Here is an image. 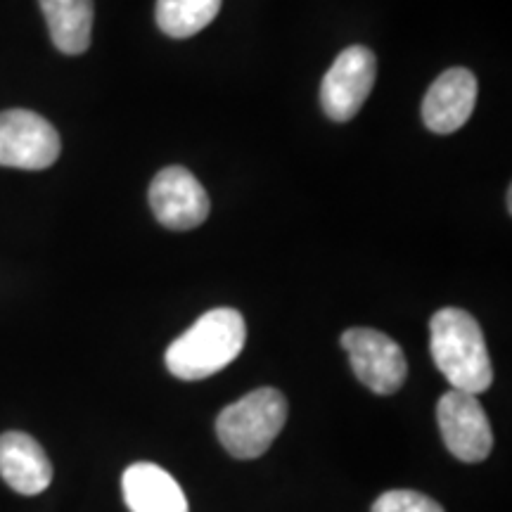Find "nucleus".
Instances as JSON below:
<instances>
[{
  "label": "nucleus",
  "instance_id": "1",
  "mask_svg": "<svg viewBox=\"0 0 512 512\" xmlns=\"http://www.w3.org/2000/svg\"><path fill=\"white\" fill-rule=\"evenodd\" d=\"M247 339V325L240 311L211 309L195 320L190 330L166 349V368L178 380H204L216 375L240 356Z\"/></svg>",
  "mask_w": 512,
  "mask_h": 512
},
{
  "label": "nucleus",
  "instance_id": "2",
  "mask_svg": "<svg viewBox=\"0 0 512 512\" xmlns=\"http://www.w3.org/2000/svg\"><path fill=\"white\" fill-rule=\"evenodd\" d=\"M430 349L439 373L456 392L482 394L494 382L484 332L475 316L463 309H441L430 323Z\"/></svg>",
  "mask_w": 512,
  "mask_h": 512
},
{
  "label": "nucleus",
  "instance_id": "3",
  "mask_svg": "<svg viewBox=\"0 0 512 512\" xmlns=\"http://www.w3.org/2000/svg\"><path fill=\"white\" fill-rule=\"evenodd\" d=\"M285 422V396L273 387H261L223 408L216 418V434L230 456L254 460L271 448Z\"/></svg>",
  "mask_w": 512,
  "mask_h": 512
},
{
  "label": "nucleus",
  "instance_id": "4",
  "mask_svg": "<svg viewBox=\"0 0 512 512\" xmlns=\"http://www.w3.org/2000/svg\"><path fill=\"white\" fill-rule=\"evenodd\" d=\"M351 368L370 392L389 396L399 392L408 377V361L392 337L373 328H351L342 335Z\"/></svg>",
  "mask_w": 512,
  "mask_h": 512
},
{
  "label": "nucleus",
  "instance_id": "5",
  "mask_svg": "<svg viewBox=\"0 0 512 512\" xmlns=\"http://www.w3.org/2000/svg\"><path fill=\"white\" fill-rule=\"evenodd\" d=\"M60 133L48 119L29 110L0 112V166L41 171L57 162Z\"/></svg>",
  "mask_w": 512,
  "mask_h": 512
},
{
  "label": "nucleus",
  "instance_id": "6",
  "mask_svg": "<svg viewBox=\"0 0 512 512\" xmlns=\"http://www.w3.org/2000/svg\"><path fill=\"white\" fill-rule=\"evenodd\" d=\"M377 62L366 46H349L337 55L320 83V105L332 121H351L375 86Z\"/></svg>",
  "mask_w": 512,
  "mask_h": 512
},
{
  "label": "nucleus",
  "instance_id": "7",
  "mask_svg": "<svg viewBox=\"0 0 512 512\" xmlns=\"http://www.w3.org/2000/svg\"><path fill=\"white\" fill-rule=\"evenodd\" d=\"M437 420L441 439L458 460L482 463L489 458L494 434L477 396L451 389L439 399Z\"/></svg>",
  "mask_w": 512,
  "mask_h": 512
},
{
  "label": "nucleus",
  "instance_id": "8",
  "mask_svg": "<svg viewBox=\"0 0 512 512\" xmlns=\"http://www.w3.org/2000/svg\"><path fill=\"white\" fill-rule=\"evenodd\" d=\"M155 219L171 230H192L207 221L211 202L202 183L183 166H166L150 185Z\"/></svg>",
  "mask_w": 512,
  "mask_h": 512
},
{
  "label": "nucleus",
  "instance_id": "9",
  "mask_svg": "<svg viewBox=\"0 0 512 512\" xmlns=\"http://www.w3.org/2000/svg\"><path fill=\"white\" fill-rule=\"evenodd\" d=\"M477 105V76L470 69H446L422 100V121L434 133H456Z\"/></svg>",
  "mask_w": 512,
  "mask_h": 512
},
{
  "label": "nucleus",
  "instance_id": "10",
  "mask_svg": "<svg viewBox=\"0 0 512 512\" xmlns=\"http://www.w3.org/2000/svg\"><path fill=\"white\" fill-rule=\"evenodd\" d=\"M0 477L17 494L36 496L53 482V465L34 437L5 432L0 434Z\"/></svg>",
  "mask_w": 512,
  "mask_h": 512
},
{
  "label": "nucleus",
  "instance_id": "11",
  "mask_svg": "<svg viewBox=\"0 0 512 512\" xmlns=\"http://www.w3.org/2000/svg\"><path fill=\"white\" fill-rule=\"evenodd\" d=\"M121 491L131 512H190L181 484L155 463L126 467Z\"/></svg>",
  "mask_w": 512,
  "mask_h": 512
},
{
  "label": "nucleus",
  "instance_id": "12",
  "mask_svg": "<svg viewBox=\"0 0 512 512\" xmlns=\"http://www.w3.org/2000/svg\"><path fill=\"white\" fill-rule=\"evenodd\" d=\"M50 38L64 55H81L91 46L93 0H38Z\"/></svg>",
  "mask_w": 512,
  "mask_h": 512
},
{
  "label": "nucleus",
  "instance_id": "13",
  "mask_svg": "<svg viewBox=\"0 0 512 512\" xmlns=\"http://www.w3.org/2000/svg\"><path fill=\"white\" fill-rule=\"evenodd\" d=\"M223 0H157V24L166 36L190 38L209 27Z\"/></svg>",
  "mask_w": 512,
  "mask_h": 512
},
{
  "label": "nucleus",
  "instance_id": "14",
  "mask_svg": "<svg viewBox=\"0 0 512 512\" xmlns=\"http://www.w3.org/2000/svg\"><path fill=\"white\" fill-rule=\"evenodd\" d=\"M370 512H444V508L420 491L394 489L377 498Z\"/></svg>",
  "mask_w": 512,
  "mask_h": 512
}]
</instances>
